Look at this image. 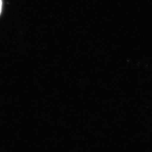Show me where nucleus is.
I'll return each instance as SVG.
<instances>
[{"label":"nucleus","mask_w":152,"mask_h":152,"mask_svg":"<svg viewBox=\"0 0 152 152\" xmlns=\"http://www.w3.org/2000/svg\"><path fill=\"white\" fill-rule=\"evenodd\" d=\"M0 9H2V0H0Z\"/></svg>","instance_id":"nucleus-1"}]
</instances>
